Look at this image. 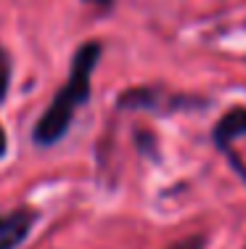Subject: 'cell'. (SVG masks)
<instances>
[{
    "instance_id": "obj_5",
    "label": "cell",
    "mask_w": 246,
    "mask_h": 249,
    "mask_svg": "<svg viewBox=\"0 0 246 249\" xmlns=\"http://www.w3.org/2000/svg\"><path fill=\"white\" fill-rule=\"evenodd\" d=\"M204 247H207V236L193 233V236H185V239H180L178 244H172L169 249H204Z\"/></svg>"
},
{
    "instance_id": "obj_4",
    "label": "cell",
    "mask_w": 246,
    "mask_h": 249,
    "mask_svg": "<svg viewBox=\"0 0 246 249\" xmlns=\"http://www.w3.org/2000/svg\"><path fill=\"white\" fill-rule=\"evenodd\" d=\"M11 74H14V64H11V53L0 45V106H3L5 96L11 88Z\"/></svg>"
},
{
    "instance_id": "obj_1",
    "label": "cell",
    "mask_w": 246,
    "mask_h": 249,
    "mask_svg": "<svg viewBox=\"0 0 246 249\" xmlns=\"http://www.w3.org/2000/svg\"><path fill=\"white\" fill-rule=\"evenodd\" d=\"M103 45L98 40H90V43H82L72 56V64H69V77L58 93L50 101V106L40 114L37 124L32 130V141L40 149H50L56 146L64 135L72 127V120L77 114L80 106H85L90 101V90H93V72H96L98 61H101Z\"/></svg>"
},
{
    "instance_id": "obj_3",
    "label": "cell",
    "mask_w": 246,
    "mask_h": 249,
    "mask_svg": "<svg viewBox=\"0 0 246 249\" xmlns=\"http://www.w3.org/2000/svg\"><path fill=\"white\" fill-rule=\"evenodd\" d=\"M246 135V106H233L217 120L212 130V143L220 151H228L238 138Z\"/></svg>"
},
{
    "instance_id": "obj_2",
    "label": "cell",
    "mask_w": 246,
    "mask_h": 249,
    "mask_svg": "<svg viewBox=\"0 0 246 249\" xmlns=\"http://www.w3.org/2000/svg\"><path fill=\"white\" fill-rule=\"evenodd\" d=\"M37 220H40V212L32 210V207H19L8 215H0V249L21 247Z\"/></svg>"
},
{
    "instance_id": "obj_7",
    "label": "cell",
    "mask_w": 246,
    "mask_h": 249,
    "mask_svg": "<svg viewBox=\"0 0 246 249\" xmlns=\"http://www.w3.org/2000/svg\"><path fill=\"white\" fill-rule=\"evenodd\" d=\"M87 3H98V5H111V0H87Z\"/></svg>"
},
{
    "instance_id": "obj_6",
    "label": "cell",
    "mask_w": 246,
    "mask_h": 249,
    "mask_svg": "<svg viewBox=\"0 0 246 249\" xmlns=\"http://www.w3.org/2000/svg\"><path fill=\"white\" fill-rule=\"evenodd\" d=\"M5 149H8V135H5V130L0 127V159L5 157Z\"/></svg>"
}]
</instances>
